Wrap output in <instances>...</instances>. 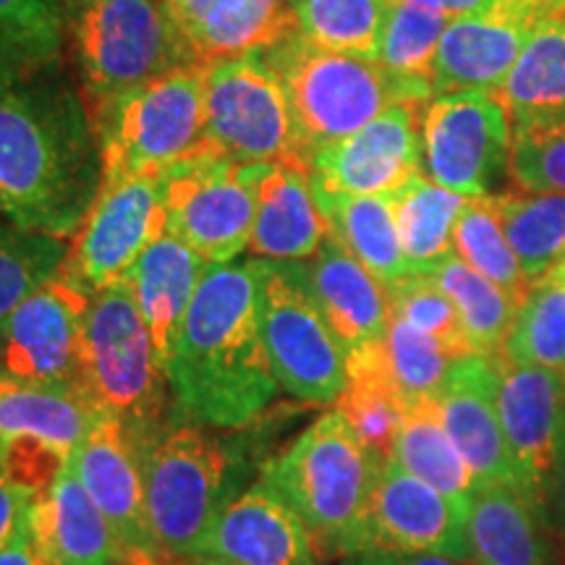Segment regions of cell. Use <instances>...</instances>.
<instances>
[{"label": "cell", "mask_w": 565, "mask_h": 565, "mask_svg": "<svg viewBox=\"0 0 565 565\" xmlns=\"http://www.w3.org/2000/svg\"><path fill=\"white\" fill-rule=\"evenodd\" d=\"M0 565H42L38 545L32 540V529H30V515L21 524L17 536L0 550Z\"/></svg>", "instance_id": "cell-50"}, {"label": "cell", "mask_w": 565, "mask_h": 565, "mask_svg": "<svg viewBox=\"0 0 565 565\" xmlns=\"http://www.w3.org/2000/svg\"><path fill=\"white\" fill-rule=\"evenodd\" d=\"M328 233L309 168L267 162L257 183V215L249 238L254 257L303 263L320 252Z\"/></svg>", "instance_id": "cell-23"}, {"label": "cell", "mask_w": 565, "mask_h": 565, "mask_svg": "<svg viewBox=\"0 0 565 565\" xmlns=\"http://www.w3.org/2000/svg\"><path fill=\"white\" fill-rule=\"evenodd\" d=\"M547 275H553V278H557L561 282H565V254H563L561 263H557V265L553 267V270H550Z\"/></svg>", "instance_id": "cell-53"}, {"label": "cell", "mask_w": 565, "mask_h": 565, "mask_svg": "<svg viewBox=\"0 0 565 565\" xmlns=\"http://www.w3.org/2000/svg\"><path fill=\"white\" fill-rule=\"evenodd\" d=\"M345 565H471L443 555H414V553H387V550H364L345 557Z\"/></svg>", "instance_id": "cell-47"}, {"label": "cell", "mask_w": 565, "mask_h": 565, "mask_svg": "<svg viewBox=\"0 0 565 565\" xmlns=\"http://www.w3.org/2000/svg\"><path fill=\"white\" fill-rule=\"evenodd\" d=\"M492 362L498 366V412L519 490L545 511L557 429L565 412V374L547 366L513 364L503 353Z\"/></svg>", "instance_id": "cell-19"}, {"label": "cell", "mask_w": 565, "mask_h": 565, "mask_svg": "<svg viewBox=\"0 0 565 565\" xmlns=\"http://www.w3.org/2000/svg\"><path fill=\"white\" fill-rule=\"evenodd\" d=\"M391 461L404 466L408 475L435 487L461 511H471L477 479L450 440L448 429L443 427L435 401H419V404L406 408Z\"/></svg>", "instance_id": "cell-32"}, {"label": "cell", "mask_w": 565, "mask_h": 565, "mask_svg": "<svg viewBox=\"0 0 565 565\" xmlns=\"http://www.w3.org/2000/svg\"><path fill=\"white\" fill-rule=\"evenodd\" d=\"M207 263L181 238L162 233L126 275L147 330L152 335L154 356L166 372L181 324L192 307L196 286Z\"/></svg>", "instance_id": "cell-25"}, {"label": "cell", "mask_w": 565, "mask_h": 565, "mask_svg": "<svg viewBox=\"0 0 565 565\" xmlns=\"http://www.w3.org/2000/svg\"><path fill=\"white\" fill-rule=\"evenodd\" d=\"M315 196L324 212L330 236L345 252L353 254L385 288L395 286L414 273L404 246H401L398 228H395L391 196L328 194L320 189H315Z\"/></svg>", "instance_id": "cell-29"}, {"label": "cell", "mask_w": 565, "mask_h": 565, "mask_svg": "<svg viewBox=\"0 0 565 565\" xmlns=\"http://www.w3.org/2000/svg\"><path fill=\"white\" fill-rule=\"evenodd\" d=\"M380 461L349 419L330 408L265 466L263 482L294 508L315 553L351 557L366 550V515Z\"/></svg>", "instance_id": "cell-3"}, {"label": "cell", "mask_w": 565, "mask_h": 565, "mask_svg": "<svg viewBox=\"0 0 565 565\" xmlns=\"http://www.w3.org/2000/svg\"><path fill=\"white\" fill-rule=\"evenodd\" d=\"M303 286L315 296L345 353L385 341L391 324V296L353 254L328 233L315 257L296 263Z\"/></svg>", "instance_id": "cell-22"}, {"label": "cell", "mask_w": 565, "mask_h": 565, "mask_svg": "<svg viewBox=\"0 0 565 565\" xmlns=\"http://www.w3.org/2000/svg\"><path fill=\"white\" fill-rule=\"evenodd\" d=\"M387 296H391V315L435 338L450 356L461 359L475 353L463 333L461 317H458L454 301L427 273H412L408 278L387 288Z\"/></svg>", "instance_id": "cell-42"}, {"label": "cell", "mask_w": 565, "mask_h": 565, "mask_svg": "<svg viewBox=\"0 0 565 565\" xmlns=\"http://www.w3.org/2000/svg\"><path fill=\"white\" fill-rule=\"evenodd\" d=\"M387 196L393 202L401 246L414 273L429 270L454 254V231L466 196L440 186L427 173H416Z\"/></svg>", "instance_id": "cell-33"}, {"label": "cell", "mask_w": 565, "mask_h": 565, "mask_svg": "<svg viewBox=\"0 0 565 565\" xmlns=\"http://www.w3.org/2000/svg\"><path fill=\"white\" fill-rule=\"evenodd\" d=\"M267 162H238L204 147L162 173L168 225L207 265L233 263L257 215V183Z\"/></svg>", "instance_id": "cell-11"}, {"label": "cell", "mask_w": 565, "mask_h": 565, "mask_svg": "<svg viewBox=\"0 0 565 565\" xmlns=\"http://www.w3.org/2000/svg\"><path fill=\"white\" fill-rule=\"evenodd\" d=\"M207 68L186 63L92 108L103 181L166 173L207 147Z\"/></svg>", "instance_id": "cell-7"}, {"label": "cell", "mask_w": 565, "mask_h": 565, "mask_svg": "<svg viewBox=\"0 0 565 565\" xmlns=\"http://www.w3.org/2000/svg\"><path fill=\"white\" fill-rule=\"evenodd\" d=\"M166 225L162 173L103 181L61 273L89 296L103 291L129 275L134 263L166 233Z\"/></svg>", "instance_id": "cell-13"}, {"label": "cell", "mask_w": 565, "mask_h": 565, "mask_svg": "<svg viewBox=\"0 0 565 565\" xmlns=\"http://www.w3.org/2000/svg\"><path fill=\"white\" fill-rule=\"evenodd\" d=\"M162 3H166L168 13H171L183 45H186L189 38L196 32V26L202 24V19L207 17L210 9L217 3V0H162Z\"/></svg>", "instance_id": "cell-49"}, {"label": "cell", "mask_w": 565, "mask_h": 565, "mask_svg": "<svg viewBox=\"0 0 565 565\" xmlns=\"http://www.w3.org/2000/svg\"><path fill=\"white\" fill-rule=\"evenodd\" d=\"M511 179L529 194H565V124L513 131Z\"/></svg>", "instance_id": "cell-44"}, {"label": "cell", "mask_w": 565, "mask_h": 565, "mask_svg": "<svg viewBox=\"0 0 565 565\" xmlns=\"http://www.w3.org/2000/svg\"><path fill=\"white\" fill-rule=\"evenodd\" d=\"M103 186L95 118L55 58L0 51V217L71 238Z\"/></svg>", "instance_id": "cell-1"}, {"label": "cell", "mask_w": 565, "mask_h": 565, "mask_svg": "<svg viewBox=\"0 0 565 565\" xmlns=\"http://www.w3.org/2000/svg\"><path fill=\"white\" fill-rule=\"evenodd\" d=\"M66 38V0H0V51L55 58Z\"/></svg>", "instance_id": "cell-43"}, {"label": "cell", "mask_w": 565, "mask_h": 565, "mask_svg": "<svg viewBox=\"0 0 565 565\" xmlns=\"http://www.w3.org/2000/svg\"><path fill=\"white\" fill-rule=\"evenodd\" d=\"M204 68L210 150L238 162L312 168L286 89L263 53H246Z\"/></svg>", "instance_id": "cell-10"}, {"label": "cell", "mask_w": 565, "mask_h": 565, "mask_svg": "<svg viewBox=\"0 0 565 565\" xmlns=\"http://www.w3.org/2000/svg\"><path fill=\"white\" fill-rule=\"evenodd\" d=\"M424 103H398L351 137L317 152L315 189L328 194H393L422 173Z\"/></svg>", "instance_id": "cell-16"}, {"label": "cell", "mask_w": 565, "mask_h": 565, "mask_svg": "<svg viewBox=\"0 0 565 565\" xmlns=\"http://www.w3.org/2000/svg\"><path fill=\"white\" fill-rule=\"evenodd\" d=\"M259 53L286 89L309 160L393 105L427 103L435 95L433 87L401 79L374 58L315 45L299 30Z\"/></svg>", "instance_id": "cell-5"}, {"label": "cell", "mask_w": 565, "mask_h": 565, "mask_svg": "<svg viewBox=\"0 0 565 565\" xmlns=\"http://www.w3.org/2000/svg\"><path fill=\"white\" fill-rule=\"evenodd\" d=\"M173 565H223V563L210 561V557H192V561H181V563H173Z\"/></svg>", "instance_id": "cell-52"}, {"label": "cell", "mask_w": 565, "mask_h": 565, "mask_svg": "<svg viewBox=\"0 0 565 565\" xmlns=\"http://www.w3.org/2000/svg\"><path fill=\"white\" fill-rule=\"evenodd\" d=\"M92 503L100 508L121 547V565H168L160 561L147 524L141 456L121 422L97 414L87 437L71 456Z\"/></svg>", "instance_id": "cell-18"}, {"label": "cell", "mask_w": 565, "mask_h": 565, "mask_svg": "<svg viewBox=\"0 0 565 565\" xmlns=\"http://www.w3.org/2000/svg\"><path fill=\"white\" fill-rule=\"evenodd\" d=\"M494 95L513 131L565 124V13L536 26Z\"/></svg>", "instance_id": "cell-28"}, {"label": "cell", "mask_w": 565, "mask_h": 565, "mask_svg": "<svg viewBox=\"0 0 565 565\" xmlns=\"http://www.w3.org/2000/svg\"><path fill=\"white\" fill-rule=\"evenodd\" d=\"M68 461L71 456L51 443L30 440V437L0 440V466H3L6 477L30 494L47 490Z\"/></svg>", "instance_id": "cell-45"}, {"label": "cell", "mask_w": 565, "mask_h": 565, "mask_svg": "<svg viewBox=\"0 0 565 565\" xmlns=\"http://www.w3.org/2000/svg\"><path fill=\"white\" fill-rule=\"evenodd\" d=\"M333 408L349 419L380 463L391 461L408 406L387 370L383 343L349 353L345 387Z\"/></svg>", "instance_id": "cell-31"}, {"label": "cell", "mask_w": 565, "mask_h": 565, "mask_svg": "<svg viewBox=\"0 0 565 565\" xmlns=\"http://www.w3.org/2000/svg\"><path fill=\"white\" fill-rule=\"evenodd\" d=\"M511 118L494 92H445L424 108V173L466 200L492 196L511 175Z\"/></svg>", "instance_id": "cell-12"}, {"label": "cell", "mask_w": 565, "mask_h": 565, "mask_svg": "<svg viewBox=\"0 0 565 565\" xmlns=\"http://www.w3.org/2000/svg\"><path fill=\"white\" fill-rule=\"evenodd\" d=\"M166 377L179 424L242 429L273 404L280 385L265 349L252 259L204 267Z\"/></svg>", "instance_id": "cell-2"}, {"label": "cell", "mask_w": 565, "mask_h": 565, "mask_svg": "<svg viewBox=\"0 0 565 565\" xmlns=\"http://www.w3.org/2000/svg\"><path fill=\"white\" fill-rule=\"evenodd\" d=\"M448 24V13L429 9L416 0H393L374 61L401 79L433 87L437 47Z\"/></svg>", "instance_id": "cell-39"}, {"label": "cell", "mask_w": 565, "mask_h": 565, "mask_svg": "<svg viewBox=\"0 0 565 565\" xmlns=\"http://www.w3.org/2000/svg\"><path fill=\"white\" fill-rule=\"evenodd\" d=\"M34 494L24 492L6 477L3 466H0V550L17 536L21 524L30 515V503Z\"/></svg>", "instance_id": "cell-46"}, {"label": "cell", "mask_w": 565, "mask_h": 565, "mask_svg": "<svg viewBox=\"0 0 565 565\" xmlns=\"http://www.w3.org/2000/svg\"><path fill=\"white\" fill-rule=\"evenodd\" d=\"M545 19L547 0H492L484 9L456 17L437 47L435 95L498 89Z\"/></svg>", "instance_id": "cell-17"}, {"label": "cell", "mask_w": 565, "mask_h": 565, "mask_svg": "<svg viewBox=\"0 0 565 565\" xmlns=\"http://www.w3.org/2000/svg\"><path fill=\"white\" fill-rule=\"evenodd\" d=\"M259 324L280 391L309 406H335L349 374V353L303 286L296 263L252 257Z\"/></svg>", "instance_id": "cell-9"}, {"label": "cell", "mask_w": 565, "mask_h": 565, "mask_svg": "<svg viewBox=\"0 0 565 565\" xmlns=\"http://www.w3.org/2000/svg\"><path fill=\"white\" fill-rule=\"evenodd\" d=\"M95 416L79 387L24 380L0 366V440L30 437L74 456Z\"/></svg>", "instance_id": "cell-27"}, {"label": "cell", "mask_w": 565, "mask_h": 565, "mask_svg": "<svg viewBox=\"0 0 565 565\" xmlns=\"http://www.w3.org/2000/svg\"><path fill=\"white\" fill-rule=\"evenodd\" d=\"M299 32L315 45L377 58L393 0H291Z\"/></svg>", "instance_id": "cell-36"}, {"label": "cell", "mask_w": 565, "mask_h": 565, "mask_svg": "<svg viewBox=\"0 0 565 565\" xmlns=\"http://www.w3.org/2000/svg\"><path fill=\"white\" fill-rule=\"evenodd\" d=\"M147 524L162 563L202 555L223 508L236 498V458L212 429L171 422L141 454Z\"/></svg>", "instance_id": "cell-6"}, {"label": "cell", "mask_w": 565, "mask_h": 565, "mask_svg": "<svg viewBox=\"0 0 565 565\" xmlns=\"http://www.w3.org/2000/svg\"><path fill=\"white\" fill-rule=\"evenodd\" d=\"M494 202L526 280H542L565 254V194L503 192Z\"/></svg>", "instance_id": "cell-35"}, {"label": "cell", "mask_w": 565, "mask_h": 565, "mask_svg": "<svg viewBox=\"0 0 565 565\" xmlns=\"http://www.w3.org/2000/svg\"><path fill=\"white\" fill-rule=\"evenodd\" d=\"M66 32L92 108L189 63L162 0H66Z\"/></svg>", "instance_id": "cell-8"}, {"label": "cell", "mask_w": 565, "mask_h": 565, "mask_svg": "<svg viewBox=\"0 0 565 565\" xmlns=\"http://www.w3.org/2000/svg\"><path fill=\"white\" fill-rule=\"evenodd\" d=\"M547 3H550V19L563 17V13H565V0H547Z\"/></svg>", "instance_id": "cell-51"}, {"label": "cell", "mask_w": 565, "mask_h": 565, "mask_svg": "<svg viewBox=\"0 0 565 565\" xmlns=\"http://www.w3.org/2000/svg\"><path fill=\"white\" fill-rule=\"evenodd\" d=\"M383 349L387 370L398 393L404 395L406 406L435 401L456 362V356H450L443 343L395 315H391Z\"/></svg>", "instance_id": "cell-41"}, {"label": "cell", "mask_w": 565, "mask_h": 565, "mask_svg": "<svg viewBox=\"0 0 565 565\" xmlns=\"http://www.w3.org/2000/svg\"><path fill=\"white\" fill-rule=\"evenodd\" d=\"M296 30L291 0H217L186 42L189 63L210 66L265 51Z\"/></svg>", "instance_id": "cell-30"}, {"label": "cell", "mask_w": 565, "mask_h": 565, "mask_svg": "<svg viewBox=\"0 0 565 565\" xmlns=\"http://www.w3.org/2000/svg\"><path fill=\"white\" fill-rule=\"evenodd\" d=\"M443 427L469 463L477 484L519 490V477L498 412V366L487 356H461L435 398ZM521 492V490H519Z\"/></svg>", "instance_id": "cell-20"}, {"label": "cell", "mask_w": 565, "mask_h": 565, "mask_svg": "<svg viewBox=\"0 0 565 565\" xmlns=\"http://www.w3.org/2000/svg\"><path fill=\"white\" fill-rule=\"evenodd\" d=\"M547 505H553L557 529H561L565 540V412L561 419V429H557L555 463H553V475H550V487H547Z\"/></svg>", "instance_id": "cell-48"}, {"label": "cell", "mask_w": 565, "mask_h": 565, "mask_svg": "<svg viewBox=\"0 0 565 565\" xmlns=\"http://www.w3.org/2000/svg\"><path fill=\"white\" fill-rule=\"evenodd\" d=\"M66 257V238L19 228L0 217V333L13 309L51 280Z\"/></svg>", "instance_id": "cell-40"}, {"label": "cell", "mask_w": 565, "mask_h": 565, "mask_svg": "<svg viewBox=\"0 0 565 565\" xmlns=\"http://www.w3.org/2000/svg\"><path fill=\"white\" fill-rule=\"evenodd\" d=\"M454 249L466 265L503 288L515 307H521L532 282L526 280L524 267L508 244L494 194L466 200L454 231Z\"/></svg>", "instance_id": "cell-37"}, {"label": "cell", "mask_w": 565, "mask_h": 565, "mask_svg": "<svg viewBox=\"0 0 565 565\" xmlns=\"http://www.w3.org/2000/svg\"><path fill=\"white\" fill-rule=\"evenodd\" d=\"M30 529L42 565H121V547L100 508L71 469L34 494Z\"/></svg>", "instance_id": "cell-24"}, {"label": "cell", "mask_w": 565, "mask_h": 565, "mask_svg": "<svg viewBox=\"0 0 565 565\" xmlns=\"http://www.w3.org/2000/svg\"><path fill=\"white\" fill-rule=\"evenodd\" d=\"M561 565H565V561H563V563H561Z\"/></svg>", "instance_id": "cell-54"}, {"label": "cell", "mask_w": 565, "mask_h": 565, "mask_svg": "<svg viewBox=\"0 0 565 565\" xmlns=\"http://www.w3.org/2000/svg\"><path fill=\"white\" fill-rule=\"evenodd\" d=\"M76 387L97 414L121 422L139 456L171 424V387L126 280L92 294Z\"/></svg>", "instance_id": "cell-4"}, {"label": "cell", "mask_w": 565, "mask_h": 565, "mask_svg": "<svg viewBox=\"0 0 565 565\" xmlns=\"http://www.w3.org/2000/svg\"><path fill=\"white\" fill-rule=\"evenodd\" d=\"M503 356L513 364L565 374V282L553 275L532 282L505 338Z\"/></svg>", "instance_id": "cell-38"}, {"label": "cell", "mask_w": 565, "mask_h": 565, "mask_svg": "<svg viewBox=\"0 0 565 565\" xmlns=\"http://www.w3.org/2000/svg\"><path fill=\"white\" fill-rule=\"evenodd\" d=\"M424 273L454 301L471 351L487 359L500 356L513 328L515 312H519L511 296L492 280H487L482 273H477L475 267L466 265L458 254H448Z\"/></svg>", "instance_id": "cell-34"}, {"label": "cell", "mask_w": 565, "mask_h": 565, "mask_svg": "<svg viewBox=\"0 0 565 565\" xmlns=\"http://www.w3.org/2000/svg\"><path fill=\"white\" fill-rule=\"evenodd\" d=\"M366 550L471 563L469 513L395 461L380 463L366 515Z\"/></svg>", "instance_id": "cell-15"}, {"label": "cell", "mask_w": 565, "mask_h": 565, "mask_svg": "<svg viewBox=\"0 0 565 565\" xmlns=\"http://www.w3.org/2000/svg\"><path fill=\"white\" fill-rule=\"evenodd\" d=\"M200 557L223 565H317L307 526L263 479L223 508Z\"/></svg>", "instance_id": "cell-21"}, {"label": "cell", "mask_w": 565, "mask_h": 565, "mask_svg": "<svg viewBox=\"0 0 565 565\" xmlns=\"http://www.w3.org/2000/svg\"><path fill=\"white\" fill-rule=\"evenodd\" d=\"M168 565H173V563H168Z\"/></svg>", "instance_id": "cell-55"}, {"label": "cell", "mask_w": 565, "mask_h": 565, "mask_svg": "<svg viewBox=\"0 0 565 565\" xmlns=\"http://www.w3.org/2000/svg\"><path fill=\"white\" fill-rule=\"evenodd\" d=\"M92 296L61 270L26 296L0 333V366L24 380L74 385Z\"/></svg>", "instance_id": "cell-14"}, {"label": "cell", "mask_w": 565, "mask_h": 565, "mask_svg": "<svg viewBox=\"0 0 565 565\" xmlns=\"http://www.w3.org/2000/svg\"><path fill=\"white\" fill-rule=\"evenodd\" d=\"M545 511L503 484H477L469 511L475 565H557L545 534Z\"/></svg>", "instance_id": "cell-26"}]
</instances>
